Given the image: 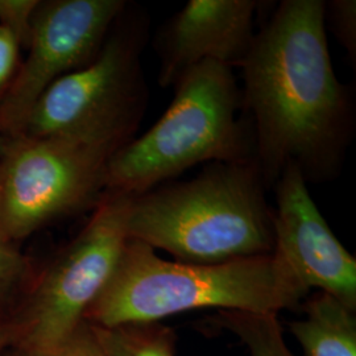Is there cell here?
<instances>
[{
    "label": "cell",
    "instance_id": "cell-7",
    "mask_svg": "<svg viewBox=\"0 0 356 356\" xmlns=\"http://www.w3.org/2000/svg\"><path fill=\"white\" fill-rule=\"evenodd\" d=\"M129 201V195L104 193L85 227L35 276L17 318L11 321V347L48 351L85 323L127 243Z\"/></svg>",
    "mask_w": 356,
    "mask_h": 356
},
{
    "label": "cell",
    "instance_id": "cell-16",
    "mask_svg": "<svg viewBox=\"0 0 356 356\" xmlns=\"http://www.w3.org/2000/svg\"><path fill=\"white\" fill-rule=\"evenodd\" d=\"M38 0H0V26L8 29L26 49Z\"/></svg>",
    "mask_w": 356,
    "mask_h": 356
},
{
    "label": "cell",
    "instance_id": "cell-11",
    "mask_svg": "<svg viewBox=\"0 0 356 356\" xmlns=\"http://www.w3.org/2000/svg\"><path fill=\"white\" fill-rule=\"evenodd\" d=\"M305 317L291 325L306 356H356L355 310L323 292L306 300Z\"/></svg>",
    "mask_w": 356,
    "mask_h": 356
},
{
    "label": "cell",
    "instance_id": "cell-1",
    "mask_svg": "<svg viewBox=\"0 0 356 356\" xmlns=\"http://www.w3.org/2000/svg\"><path fill=\"white\" fill-rule=\"evenodd\" d=\"M325 4L281 1L239 66L243 110L267 189L291 165L306 182L337 177L353 140L354 101L331 63Z\"/></svg>",
    "mask_w": 356,
    "mask_h": 356
},
{
    "label": "cell",
    "instance_id": "cell-19",
    "mask_svg": "<svg viewBox=\"0 0 356 356\" xmlns=\"http://www.w3.org/2000/svg\"><path fill=\"white\" fill-rule=\"evenodd\" d=\"M13 342V326L11 321L0 319V350L10 348Z\"/></svg>",
    "mask_w": 356,
    "mask_h": 356
},
{
    "label": "cell",
    "instance_id": "cell-5",
    "mask_svg": "<svg viewBox=\"0 0 356 356\" xmlns=\"http://www.w3.org/2000/svg\"><path fill=\"white\" fill-rule=\"evenodd\" d=\"M147 29L144 16L124 11L99 54L82 69L57 79L40 97L17 138L135 139L148 102L141 69Z\"/></svg>",
    "mask_w": 356,
    "mask_h": 356
},
{
    "label": "cell",
    "instance_id": "cell-20",
    "mask_svg": "<svg viewBox=\"0 0 356 356\" xmlns=\"http://www.w3.org/2000/svg\"><path fill=\"white\" fill-rule=\"evenodd\" d=\"M10 143H11V138L0 134V159L4 156V153L7 151Z\"/></svg>",
    "mask_w": 356,
    "mask_h": 356
},
{
    "label": "cell",
    "instance_id": "cell-15",
    "mask_svg": "<svg viewBox=\"0 0 356 356\" xmlns=\"http://www.w3.org/2000/svg\"><path fill=\"white\" fill-rule=\"evenodd\" d=\"M353 61L356 58V1L331 0L325 4V22Z\"/></svg>",
    "mask_w": 356,
    "mask_h": 356
},
{
    "label": "cell",
    "instance_id": "cell-13",
    "mask_svg": "<svg viewBox=\"0 0 356 356\" xmlns=\"http://www.w3.org/2000/svg\"><path fill=\"white\" fill-rule=\"evenodd\" d=\"M213 322L236 335L250 356H296L285 343L277 314L218 310Z\"/></svg>",
    "mask_w": 356,
    "mask_h": 356
},
{
    "label": "cell",
    "instance_id": "cell-21",
    "mask_svg": "<svg viewBox=\"0 0 356 356\" xmlns=\"http://www.w3.org/2000/svg\"><path fill=\"white\" fill-rule=\"evenodd\" d=\"M7 350H8V348H6V350H0V356L6 355V353H7Z\"/></svg>",
    "mask_w": 356,
    "mask_h": 356
},
{
    "label": "cell",
    "instance_id": "cell-17",
    "mask_svg": "<svg viewBox=\"0 0 356 356\" xmlns=\"http://www.w3.org/2000/svg\"><path fill=\"white\" fill-rule=\"evenodd\" d=\"M7 354L8 356H102L86 322L66 342L56 348L48 351H26L10 347Z\"/></svg>",
    "mask_w": 356,
    "mask_h": 356
},
{
    "label": "cell",
    "instance_id": "cell-10",
    "mask_svg": "<svg viewBox=\"0 0 356 356\" xmlns=\"http://www.w3.org/2000/svg\"><path fill=\"white\" fill-rule=\"evenodd\" d=\"M254 0H191L154 40L159 85L173 86L193 66L216 61L239 67L254 44Z\"/></svg>",
    "mask_w": 356,
    "mask_h": 356
},
{
    "label": "cell",
    "instance_id": "cell-6",
    "mask_svg": "<svg viewBox=\"0 0 356 356\" xmlns=\"http://www.w3.org/2000/svg\"><path fill=\"white\" fill-rule=\"evenodd\" d=\"M126 144L88 135L11 139L0 159V239L15 244L98 204L108 160Z\"/></svg>",
    "mask_w": 356,
    "mask_h": 356
},
{
    "label": "cell",
    "instance_id": "cell-8",
    "mask_svg": "<svg viewBox=\"0 0 356 356\" xmlns=\"http://www.w3.org/2000/svg\"><path fill=\"white\" fill-rule=\"evenodd\" d=\"M126 10L123 0L40 1L28 56L0 106V134L17 138L40 97L57 79L82 69L99 54Z\"/></svg>",
    "mask_w": 356,
    "mask_h": 356
},
{
    "label": "cell",
    "instance_id": "cell-9",
    "mask_svg": "<svg viewBox=\"0 0 356 356\" xmlns=\"http://www.w3.org/2000/svg\"><path fill=\"white\" fill-rule=\"evenodd\" d=\"M275 251L309 291L327 293L356 310V260L334 235L296 166L276 181Z\"/></svg>",
    "mask_w": 356,
    "mask_h": 356
},
{
    "label": "cell",
    "instance_id": "cell-2",
    "mask_svg": "<svg viewBox=\"0 0 356 356\" xmlns=\"http://www.w3.org/2000/svg\"><path fill=\"white\" fill-rule=\"evenodd\" d=\"M309 292L276 252L202 266L161 259L149 245L128 239L85 322L102 327L160 322L195 309L279 314Z\"/></svg>",
    "mask_w": 356,
    "mask_h": 356
},
{
    "label": "cell",
    "instance_id": "cell-3",
    "mask_svg": "<svg viewBox=\"0 0 356 356\" xmlns=\"http://www.w3.org/2000/svg\"><path fill=\"white\" fill-rule=\"evenodd\" d=\"M266 191L254 160L210 163L189 181L131 197L128 239L202 266L273 254Z\"/></svg>",
    "mask_w": 356,
    "mask_h": 356
},
{
    "label": "cell",
    "instance_id": "cell-4",
    "mask_svg": "<svg viewBox=\"0 0 356 356\" xmlns=\"http://www.w3.org/2000/svg\"><path fill=\"white\" fill-rule=\"evenodd\" d=\"M157 123L108 160L104 193L135 197L202 163L254 160L250 122L232 67L204 61L178 78Z\"/></svg>",
    "mask_w": 356,
    "mask_h": 356
},
{
    "label": "cell",
    "instance_id": "cell-12",
    "mask_svg": "<svg viewBox=\"0 0 356 356\" xmlns=\"http://www.w3.org/2000/svg\"><path fill=\"white\" fill-rule=\"evenodd\" d=\"M89 326L102 356H176L175 330L161 322Z\"/></svg>",
    "mask_w": 356,
    "mask_h": 356
},
{
    "label": "cell",
    "instance_id": "cell-14",
    "mask_svg": "<svg viewBox=\"0 0 356 356\" xmlns=\"http://www.w3.org/2000/svg\"><path fill=\"white\" fill-rule=\"evenodd\" d=\"M32 281L31 261L13 243L0 239V307L26 292Z\"/></svg>",
    "mask_w": 356,
    "mask_h": 356
},
{
    "label": "cell",
    "instance_id": "cell-18",
    "mask_svg": "<svg viewBox=\"0 0 356 356\" xmlns=\"http://www.w3.org/2000/svg\"><path fill=\"white\" fill-rule=\"evenodd\" d=\"M22 45L8 29L0 26V106L20 66Z\"/></svg>",
    "mask_w": 356,
    "mask_h": 356
}]
</instances>
